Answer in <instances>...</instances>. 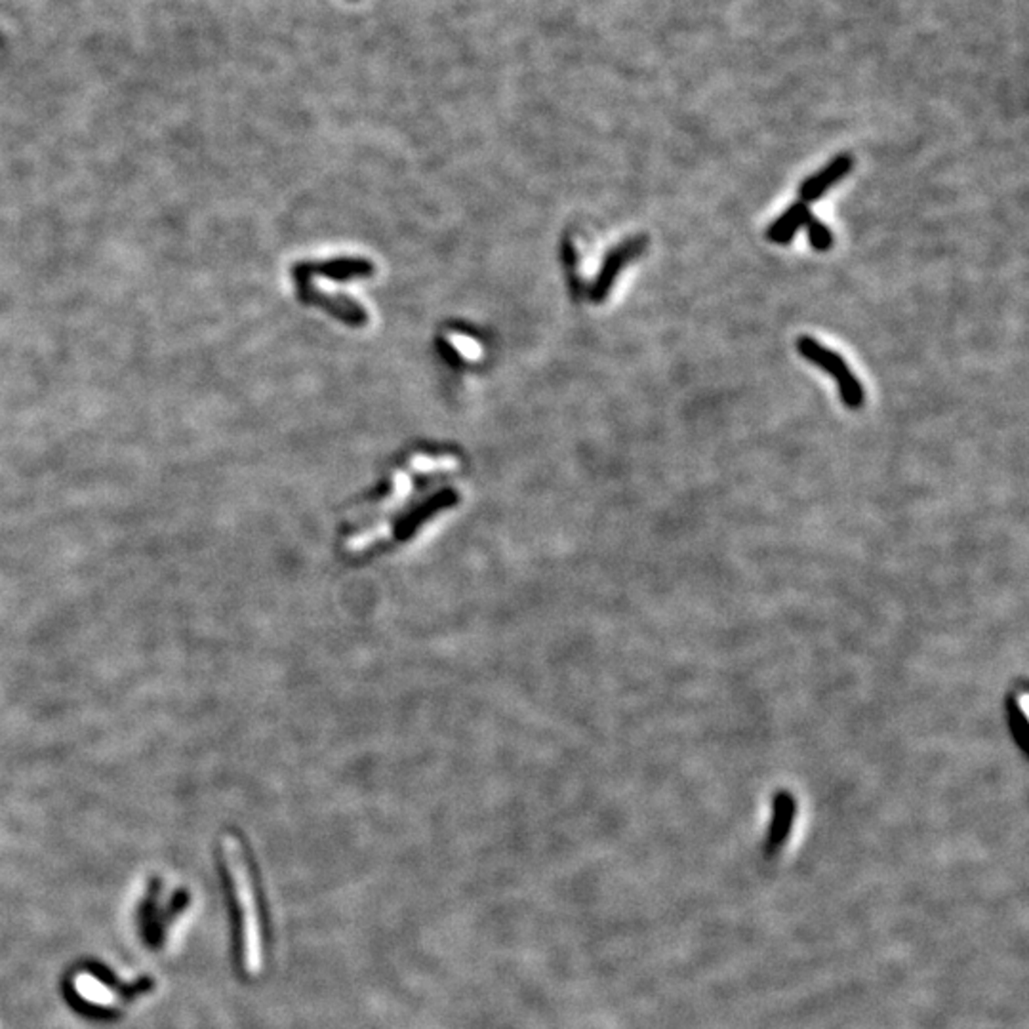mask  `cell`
Masks as SVG:
<instances>
[{"label":"cell","mask_w":1029,"mask_h":1029,"mask_svg":"<svg viewBox=\"0 0 1029 1029\" xmlns=\"http://www.w3.org/2000/svg\"><path fill=\"white\" fill-rule=\"evenodd\" d=\"M221 856L225 861L231 892L239 913V932H240V952L244 969L250 976L261 973L263 966V934L261 919L258 910V898L254 889V879L250 866L246 861V854L239 837L228 833L221 839Z\"/></svg>","instance_id":"6da1fadb"},{"label":"cell","mask_w":1029,"mask_h":1029,"mask_svg":"<svg viewBox=\"0 0 1029 1029\" xmlns=\"http://www.w3.org/2000/svg\"><path fill=\"white\" fill-rule=\"evenodd\" d=\"M795 347L802 359L818 366L837 382L841 402L849 410H860L863 404H866V389H863L861 382L856 378L852 368L845 359H842V355H839L826 345H821L818 340L810 336H799Z\"/></svg>","instance_id":"7a4b0ae2"},{"label":"cell","mask_w":1029,"mask_h":1029,"mask_svg":"<svg viewBox=\"0 0 1029 1029\" xmlns=\"http://www.w3.org/2000/svg\"><path fill=\"white\" fill-rule=\"evenodd\" d=\"M647 246H648L647 235H637V237H631V239L624 240L622 244H617L616 249H612V250L608 252V256L605 258V261H603L601 273H599V277H596V282L593 284L591 298H593L595 301L606 300V296H608V292H610V288L614 286L617 275H620V273L624 271V267H626L629 261H633V260H637L639 256H643L645 250H647Z\"/></svg>","instance_id":"3957f363"},{"label":"cell","mask_w":1029,"mask_h":1029,"mask_svg":"<svg viewBox=\"0 0 1029 1029\" xmlns=\"http://www.w3.org/2000/svg\"><path fill=\"white\" fill-rule=\"evenodd\" d=\"M854 168V157L851 153H839L833 157L826 167L809 176L805 181L799 185V200L800 202H814L820 200L830 189H833L837 183L845 179Z\"/></svg>","instance_id":"277c9868"},{"label":"cell","mask_w":1029,"mask_h":1029,"mask_svg":"<svg viewBox=\"0 0 1029 1029\" xmlns=\"http://www.w3.org/2000/svg\"><path fill=\"white\" fill-rule=\"evenodd\" d=\"M810 218L812 212L809 209V204L797 200L790 206V209H786L784 214H779L776 221L770 223V228L767 229V239L779 246L790 244L799 233V229L805 228Z\"/></svg>","instance_id":"5b68a950"},{"label":"cell","mask_w":1029,"mask_h":1029,"mask_svg":"<svg viewBox=\"0 0 1029 1029\" xmlns=\"http://www.w3.org/2000/svg\"><path fill=\"white\" fill-rule=\"evenodd\" d=\"M793 816H795V802L790 795H779L776 799V807H774V820H772V826L769 830L767 835V856H772L778 852V849L784 845V841L790 837L791 831V823H793Z\"/></svg>","instance_id":"8992f818"},{"label":"cell","mask_w":1029,"mask_h":1029,"mask_svg":"<svg viewBox=\"0 0 1029 1029\" xmlns=\"http://www.w3.org/2000/svg\"><path fill=\"white\" fill-rule=\"evenodd\" d=\"M807 233H809V242L816 252H828L833 249L835 239H833V231L828 228L826 223L820 221L814 214L812 218L807 221Z\"/></svg>","instance_id":"52a82bcc"}]
</instances>
